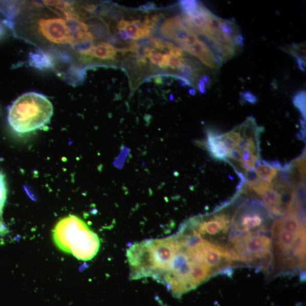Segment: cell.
I'll use <instances>...</instances> for the list:
<instances>
[{
  "mask_svg": "<svg viewBox=\"0 0 306 306\" xmlns=\"http://www.w3.org/2000/svg\"><path fill=\"white\" fill-rule=\"evenodd\" d=\"M241 102H247L251 104H254L258 102V99L249 91H246L241 94Z\"/></svg>",
  "mask_w": 306,
  "mask_h": 306,
  "instance_id": "ac0fdd59",
  "label": "cell"
},
{
  "mask_svg": "<svg viewBox=\"0 0 306 306\" xmlns=\"http://www.w3.org/2000/svg\"><path fill=\"white\" fill-rule=\"evenodd\" d=\"M254 170L261 180L270 183L276 178L278 171L270 165L263 164L260 160L256 162Z\"/></svg>",
  "mask_w": 306,
  "mask_h": 306,
  "instance_id": "8fae6325",
  "label": "cell"
},
{
  "mask_svg": "<svg viewBox=\"0 0 306 306\" xmlns=\"http://www.w3.org/2000/svg\"><path fill=\"white\" fill-rule=\"evenodd\" d=\"M29 61L31 65L39 70L49 69L52 66L50 57L40 50H35L30 53Z\"/></svg>",
  "mask_w": 306,
  "mask_h": 306,
  "instance_id": "7c38bea8",
  "label": "cell"
},
{
  "mask_svg": "<svg viewBox=\"0 0 306 306\" xmlns=\"http://www.w3.org/2000/svg\"><path fill=\"white\" fill-rule=\"evenodd\" d=\"M285 51L290 55L295 57L296 59H301L305 61V43L292 44L286 48Z\"/></svg>",
  "mask_w": 306,
  "mask_h": 306,
  "instance_id": "4fadbf2b",
  "label": "cell"
},
{
  "mask_svg": "<svg viewBox=\"0 0 306 306\" xmlns=\"http://www.w3.org/2000/svg\"><path fill=\"white\" fill-rule=\"evenodd\" d=\"M299 68L302 71L305 72V61L299 59H296Z\"/></svg>",
  "mask_w": 306,
  "mask_h": 306,
  "instance_id": "7402d4cb",
  "label": "cell"
},
{
  "mask_svg": "<svg viewBox=\"0 0 306 306\" xmlns=\"http://www.w3.org/2000/svg\"><path fill=\"white\" fill-rule=\"evenodd\" d=\"M185 51L189 53L203 62L205 65L210 68L218 69L212 51L203 41L199 40L194 45L188 47Z\"/></svg>",
  "mask_w": 306,
  "mask_h": 306,
  "instance_id": "ba28073f",
  "label": "cell"
},
{
  "mask_svg": "<svg viewBox=\"0 0 306 306\" xmlns=\"http://www.w3.org/2000/svg\"><path fill=\"white\" fill-rule=\"evenodd\" d=\"M305 217L294 208L272 223V249L281 272L289 273L305 269Z\"/></svg>",
  "mask_w": 306,
  "mask_h": 306,
  "instance_id": "6da1fadb",
  "label": "cell"
},
{
  "mask_svg": "<svg viewBox=\"0 0 306 306\" xmlns=\"http://www.w3.org/2000/svg\"><path fill=\"white\" fill-rule=\"evenodd\" d=\"M179 5L183 14L186 16H191L197 11L200 4L196 1H181Z\"/></svg>",
  "mask_w": 306,
  "mask_h": 306,
  "instance_id": "2e32d148",
  "label": "cell"
},
{
  "mask_svg": "<svg viewBox=\"0 0 306 306\" xmlns=\"http://www.w3.org/2000/svg\"><path fill=\"white\" fill-rule=\"evenodd\" d=\"M117 51L114 47L106 42H101L94 45L88 56V60L91 61L96 57L101 60H115Z\"/></svg>",
  "mask_w": 306,
  "mask_h": 306,
  "instance_id": "9c48e42d",
  "label": "cell"
},
{
  "mask_svg": "<svg viewBox=\"0 0 306 306\" xmlns=\"http://www.w3.org/2000/svg\"><path fill=\"white\" fill-rule=\"evenodd\" d=\"M183 59L184 57H178L169 54L167 66L168 67L171 68L172 70H178L179 71L183 65Z\"/></svg>",
  "mask_w": 306,
  "mask_h": 306,
  "instance_id": "e0dca14e",
  "label": "cell"
},
{
  "mask_svg": "<svg viewBox=\"0 0 306 306\" xmlns=\"http://www.w3.org/2000/svg\"><path fill=\"white\" fill-rule=\"evenodd\" d=\"M189 93L190 94L192 95V96H193V95L196 94V91H195L194 89H190Z\"/></svg>",
  "mask_w": 306,
  "mask_h": 306,
  "instance_id": "603a6c76",
  "label": "cell"
},
{
  "mask_svg": "<svg viewBox=\"0 0 306 306\" xmlns=\"http://www.w3.org/2000/svg\"><path fill=\"white\" fill-rule=\"evenodd\" d=\"M163 57H164V54H162L161 52H157L156 51L152 52L148 58L152 64L160 67L163 60Z\"/></svg>",
  "mask_w": 306,
  "mask_h": 306,
  "instance_id": "d6986e66",
  "label": "cell"
},
{
  "mask_svg": "<svg viewBox=\"0 0 306 306\" xmlns=\"http://www.w3.org/2000/svg\"><path fill=\"white\" fill-rule=\"evenodd\" d=\"M234 45L238 48H241L243 46H244L245 43V38L244 36L242 34L239 33L235 36L234 39H233Z\"/></svg>",
  "mask_w": 306,
  "mask_h": 306,
  "instance_id": "44dd1931",
  "label": "cell"
},
{
  "mask_svg": "<svg viewBox=\"0 0 306 306\" xmlns=\"http://www.w3.org/2000/svg\"><path fill=\"white\" fill-rule=\"evenodd\" d=\"M4 34V31L3 28L0 26V37H2Z\"/></svg>",
  "mask_w": 306,
  "mask_h": 306,
  "instance_id": "cb8c5ba5",
  "label": "cell"
},
{
  "mask_svg": "<svg viewBox=\"0 0 306 306\" xmlns=\"http://www.w3.org/2000/svg\"><path fill=\"white\" fill-rule=\"evenodd\" d=\"M52 238L58 249L82 261L93 259L101 246L98 235L74 215L58 222L52 230Z\"/></svg>",
  "mask_w": 306,
  "mask_h": 306,
  "instance_id": "7a4b0ae2",
  "label": "cell"
},
{
  "mask_svg": "<svg viewBox=\"0 0 306 306\" xmlns=\"http://www.w3.org/2000/svg\"><path fill=\"white\" fill-rule=\"evenodd\" d=\"M220 31L226 43L237 47L234 43L233 39L235 36L239 33V30L234 21L223 19L221 25Z\"/></svg>",
  "mask_w": 306,
  "mask_h": 306,
  "instance_id": "30bf717a",
  "label": "cell"
},
{
  "mask_svg": "<svg viewBox=\"0 0 306 306\" xmlns=\"http://www.w3.org/2000/svg\"><path fill=\"white\" fill-rule=\"evenodd\" d=\"M7 196V184L3 173L0 171V227L4 226L2 221L3 209Z\"/></svg>",
  "mask_w": 306,
  "mask_h": 306,
  "instance_id": "5bb4252c",
  "label": "cell"
},
{
  "mask_svg": "<svg viewBox=\"0 0 306 306\" xmlns=\"http://www.w3.org/2000/svg\"><path fill=\"white\" fill-rule=\"evenodd\" d=\"M33 15L31 29L37 38L47 43L73 47L75 38L69 20L41 13Z\"/></svg>",
  "mask_w": 306,
  "mask_h": 306,
  "instance_id": "5b68a950",
  "label": "cell"
},
{
  "mask_svg": "<svg viewBox=\"0 0 306 306\" xmlns=\"http://www.w3.org/2000/svg\"><path fill=\"white\" fill-rule=\"evenodd\" d=\"M305 92L300 91L294 97L293 103L295 107L297 108L301 113L303 119L305 120Z\"/></svg>",
  "mask_w": 306,
  "mask_h": 306,
  "instance_id": "9a60e30c",
  "label": "cell"
},
{
  "mask_svg": "<svg viewBox=\"0 0 306 306\" xmlns=\"http://www.w3.org/2000/svg\"><path fill=\"white\" fill-rule=\"evenodd\" d=\"M234 212L231 231L235 233L268 232L273 215L257 200L242 202Z\"/></svg>",
  "mask_w": 306,
  "mask_h": 306,
  "instance_id": "8992f818",
  "label": "cell"
},
{
  "mask_svg": "<svg viewBox=\"0 0 306 306\" xmlns=\"http://www.w3.org/2000/svg\"><path fill=\"white\" fill-rule=\"evenodd\" d=\"M268 232L231 231L227 247L235 263L268 272L272 266V242Z\"/></svg>",
  "mask_w": 306,
  "mask_h": 306,
  "instance_id": "3957f363",
  "label": "cell"
},
{
  "mask_svg": "<svg viewBox=\"0 0 306 306\" xmlns=\"http://www.w3.org/2000/svg\"><path fill=\"white\" fill-rule=\"evenodd\" d=\"M159 31L162 36L173 41L181 49L193 32L184 24L181 15L167 19Z\"/></svg>",
  "mask_w": 306,
  "mask_h": 306,
  "instance_id": "52a82bcc",
  "label": "cell"
},
{
  "mask_svg": "<svg viewBox=\"0 0 306 306\" xmlns=\"http://www.w3.org/2000/svg\"><path fill=\"white\" fill-rule=\"evenodd\" d=\"M53 115V105L43 94L26 93L10 107L8 121L12 128L19 134L31 133L49 122Z\"/></svg>",
  "mask_w": 306,
  "mask_h": 306,
  "instance_id": "277c9868",
  "label": "cell"
},
{
  "mask_svg": "<svg viewBox=\"0 0 306 306\" xmlns=\"http://www.w3.org/2000/svg\"><path fill=\"white\" fill-rule=\"evenodd\" d=\"M210 82V79L208 76L204 75L200 79L198 83L199 91L202 94L205 93V86Z\"/></svg>",
  "mask_w": 306,
  "mask_h": 306,
  "instance_id": "ffe728a7",
  "label": "cell"
}]
</instances>
